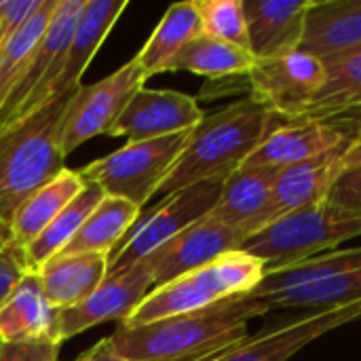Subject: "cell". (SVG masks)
Segmentation results:
<instances>
[{
    "instance_id": "83f0119b",
    "label": "cell",
    "mask_w": 361,
    "mask_h": 361,
    "mask_svg": "<svg viewBox=\"0 0 361 361\" xmlns=\"http://www.w3.org/2000/svg\"><path fill=\"white\" fill-rule=\"evenodd\" d=\"M254 55L226 44L222 40L209 38L205 34H199L192 38L169 63V72L173 70H186L199 76H207L212 80L218 78H239L245 76L254 66Z\"/></svg>"
},
{
    "instance_id": "f35d334b",
    "label": "cell",
    "mask_w": 361,
    "mask_h": 361,
    "mask_svg": "<svg viewBox=\"0 0 361 361\" xmlns=\"http://www.w3.org/2000/svg\"><path fill=\"white\" fill-rule=\"evenodd\" d=\"M6 243H8V233L0 228V252L4 250V245H6Z\"/></svg>"
},
{
    "instance_id": "6da1fadb",
    "label": "cell",
    "mask_w": 361,
    "mask_h": 361,
    "mask_svg": "<svg viewBox=\"0 0 361 361\" xmlns=\"http://www.w3.org/2000/svg\"><path fill=\"white\" fill-rule=\"evenodd\" d=\"M269 309L252 294L142 326H118L110 336L127 361H205L247 338V326Z\"/></svg>"
},
{
    "instance_id": "f546056e",
    "label": "cell",
    "mask_w": 361,
    "mask_h": 361,
    "mask_svg": "<svg viewBox=\"0 0 361 361\" xmlns=\"http://www.w3.org/2000/svg\"><path fill=\"white\" fill-rule=\"evenodd\" d=\"M355 269H361V247L343 250V252H326V254L307 258L302 262H296L277 271H267L262 283L252 294L254 296L277 294V292H286L292 288L332 279L343 273H351Z\"/></svg>"
},
{
    "instance_id": "9c48e42d",
    "label": "cell",
    "mask_w": 361,
    "mask_h": 361,
    "mask_svg": "<svg viewBox=\"0 0 361 361\" xmlns=\"http://www.w3.org/2000/svg\"><path fill=\"white\" fill-rule=\"evenodd\" d=\"M250 97L264 104L286 121L305 118L324 85V61L305 51H290L269 59H256L243 76Z\"/></svg>"
},
{
    "instance_id": "2e32d148",
    "label": "cell",
    "mask_w": 361,
    "mask_h": 361,
    "mask_svg": "<svg viewBox=\"0 0 361 361\" xmlns=\"http://www.w3.org/2000/svg\"><path fill=\"white\" fill-rule=\"evenodd\" d=\"M355 135H349L336 121L326 118H298L286 121L273 129L262 144L250 154L243 167H290L305 163L324 152L349 144Z\"/></svg>"
},
{
    "instance_id": "5bb4252c",
    "label": "cell",
    "mask_w": 361,
    "mask_h": 361,
    "mask_svg": "<svg viewBox=\"0 0 361 361\" xmlns=\"http://www.w3.org/2000/svg\"><path fill=\"white\" fill-rule=\"evenodd\" d=\"M201 118L203 110L195 97L180 91L142 87L106 135H125L129 142H146L192 131Z\"/></svg>"
},
{
    "instance_id": "603a6c76",
    "label": "cell",
    "mask_w": 361,
    "mask_h": 361,
    "mask_svg": "<svg viewBox=\"0 0 361 361\" xmlns=\"http://www.w3.org/2000/svg\"><path fill=\"white\" fill-rule=\"evenodd\" d=\"M199 34L201 30V13L197 0H184L171 4L161 17L159 25L142 47V51L133 57L146 78L167 72L171 59Z\"/></svg>"
},
{
    "instance_id": "1f68e13d",
    "label": "cell",
    "mask_w": 361,
    "mask_h": 361,
    "mask_svg": "<svg viewBox=\"0 0 361 361\" xmlns=\"http://www.w3.org/2000/svg\"><path fill=\"white\" fill-rule=\"evenodd\" d=\"M197 2L201 13V30L205 36L239 47L250 53L243 0H197Z\"/></svg>"
},
{
    "instance_id": "ab89813d",
    "label": "cell",
    "mask_w": 361,
    "mask_h": 361,
    "mask_svg": "<svg viewBox=\"0 0 361 361\" xmlns=\"http://www.w3.org/2000/svg\"><path fill=\"white\" fill-rule=\"evenodd\" d=\"M0 4H2V0H0Z\"/></svg>"
},
{
    "instance_id": "9a60e30c",
    "label": "cell",
    "mask_w": 361,
    "mask_h": 361,
    "mask_svg": "<svg viewBox=\"0 0 361 361\" xmlns=\"http://www.w3.org/2000/svg\"><path fill=\"white\" fill-rule=\"evenodd\" d=\"M349 144L334 148L330 152H324L305 163H296V165L279 169L275 184H273L269 205L258 216V220L252 224L250 235L262 231L264 226L277 222L283 216H290L305 207L324 203L330 192V186L334 184L336 176L343 169V154Z\"/></svg>"
},
{
    "instance_id": "52a82bcc",
    "label": "cell",
    "mask_w": 361,
    "mask_h": 361,
    "mask_svg": "<svg viewBox=\"0 0 361 361\" xmlns=\"http://www.w3.org/2000/svg\"><path fill=\"white\" fill-rule=\"evenodd\" d=\"M224 182L226 180L199 182L157 203L148 212V216L135 222V226L127 233L121 245L110 254L108 275H116L137 264L157 247H161L182 231H186L195 222L207 218L220 199Z\"/></svg>"
},
{
    "instance_id": "4fadbf2b",
    "label": "cell",
    "mask_w": 361,
    "mask_h": 361,
    "mask_svg": "<svg viewBox=\"0 0 361 361\" xmlns=\"http://www.w3.org/2000/svg\"><path fill=\"white\" fill-rule=\"evenodd\" d=\"M243 239V233L214 220L212 216L195 222L144 258V264L152 275V290L207 267L224 254L237 252Z\"/></svg>"
},
{
    "instance_id": "7a4b0ae2",
    "label": "cell",
    "mask_w": 361,
    "mask_h": 361,
    "mask_svg": "<svg viewBox=\"0 0 361 361\" xmlns=\"http://www.w3.org/2000/svg\"><path fill=\"white\" fill-rule=\"evenodd\" d=\"M286 118L254 97H243L203 114L154 197L165 199L199 182L226 180L243 167L250 154Z\"/></svg>"
},
{
    "instance_id": "7c38bea8",
    "label": "cell",
    "mask_w": 361,
    "mask_h": 361,
    "mask_svg": "<svg viewBox=\"0 0 361 361\" xmlns=\"http://www.w3.org/2000/svg\"><path fill=\"white\" fill-rule=\"evenodd\" d=\"M361 319V302L311 311L286 326H277L256 336H247L241 343L205 361H290L305 347L322 338L324 334L338 330Z\"/></svg>"
},
{
    "instance_id": "4316f807",
    "label": "cell",
    "mask_w": 361,
    "mask_h": 361,
    "mask_svg": "<svg viewBox=\"0 0 361 361\" xmlns=\"http://www.w3.org/2000/svg\"><path fill=\"white\" fill-rule=\"evenodd\" d=\"M326 78L305 118H326L361 108V51L322 59Z\"/></svg>"
},
{
    "instance_id": "8fae6325",
    "label": "cell",
    "mask_w": 361,
    "mask_h": 361,
    "mask_svg": "<svg viewBox=\"0 0 361 361\" xmlns=\"http://www.w3.org/2000/svg\"><path fill=\"white\" fill-rule=\"evenodd\" d=\"M150 292L152 275L144 260L116 275H106L99 288L80 305L57 311V341L63 343L106 322L123 326Z\"/></svg>"
},
{
    "instance_id": "ac0fdd59",
    "label": "cell",
    "mask_w": 361,
    "mask_h": 361,
    "mask_svg": "<svg viewBox=\"0 0 361 361\" xmlns=\"http://www.w3.org/2000/svg\"><path fill=\"white\" fill-rule=\"evenodd\" d=\"M298 51L319 59L361 51V0H313Z\"/></svg>"
},
{
    "instance_id": "e0dca14e",
    "label": "cell",
    "mask_w": 361,
    "mask_h": 361,
    "mask_svg": "<svg viewBox=\"0 0 361 361\" xmlns=\"http://www.w3.org/2000/svg\"><path fill=\"white\" fill-rule=\"evenodd\" d=\"M311 4L313 0H243L254 59L298 51Z\"/></svg>"
},
{
    "instance_id": "f1b7e54d",
    "label": "cell",
    "mask_w": 361,
    "mask_h": 361,
    "mask_svg": "<svg viewBox=\"0 0 361 361\" xmlns=\"http://www.w3.org/2000/svg\"><path fill=\"white\" fill-rule=\"evenodd\" d=\"M254 296V294H252ZM269 311L273 309H336L345 305L361 302V269L351 273H343L332 279H324L317 283L292 288L277 294L256 296Z\"/></svg>"
},
{
    "instance_id": "4dcf8cb0",
    "label": "cell",
    "mask_w": 361,
    "mask_h": 361,
    "mask_svg": "<svg viewBox=\"0 0 361 361\" xmlns=\"http://www.w3.org/2000/svg\"><path fill=\"white\" fill-rule=\"evenodd\" d=\"M59 0H42L30 19L0 47V110L21 80Z\"/></svg>"
},
{
    "instance_id": "ba28073f",
    "label": "cell",
    "mask_w": 361,
    "mask_h": 361,
    "mask_svg": "<svg viewBox=\"0 0 361 361\" xmlns=\"http://www.w3.org/2000/svg\"><path fill=\"white\" fill-rule=\"evenodd\" d=\"M85 0H59L57 8L25 68L21 80L0 110V127L13 125L53 99V87L63 70L68 47Z\"/></svg>"
},
{
    "instance_id": "cb8c5ba5",
    "label": "cell",
    "mask_w": 361,
    "mask_h": 361,
    "mask_svg": "<svg viewBox=\"0 0 361 361\" xmlns=\"http://www.w3.org/2000/svg\"><path fill=\"white\" fill-rule=\"evenodd\" d=\"M87 186L82 176L72 169H63L42 188H38L15 214L8 228V241L17 247L32 243L57 216L59 212Z\"/></svg>"
},
{
    "instance_id": "d6986e66",
    "label": "cell",
    "mask_w": 361,
    "mask_h": 361,
    "mask_svg": "<svg viewBox=\"0 0 361 361\" xmlns=\"http://www.w3.org/2000/svg\"><path fill=\"white\" fill-rule=\"evenodd\" d=\"M127 6V0H85L82 13L76 21L68 47L63 70L53 87V99L80 87L85 70L89 68L91 59L97 55L106 36L110 34V30Z\"/></svg>"
},
{
    "instance_id": "30bf717a",
    "label": "cell",
    "mask_w": 361,
    "mask_h": 361,
    "mask_svg": "<svg viewBox=\"0 0 361 361\" xmlns=\"http://www.w3.org/2000/svg\"><path fill=\"white\" fill-rule=\"evenodd\" d=\"M144 82L146 76L142 74L137 61L131 59L110 76L93 85H80L66 112L61 131L63 157L72 154L91 137L108 133L131 97L144 87Z\"/></svg>"
},
{
    "instance_id": "7402d4cb",
    "label": "cell",
    "mask_w": 361,
    "mask_h": 361,
    "mask_svg": "<svg viewBox=\"0 0 361 361\" xmlns=\"http://www.w3.org/2000/svg\"><path fill=\"white\" fill-rule=\"evenodd\" d=\"M108 258L104 254L55 256L40 271V286L53 309H70L89 298L108 275Z\"/></svg>"
},
{
    "instance_id": "ffe728a7",
    "label": "cell",
    "mask_w": 361,
    "mask_h": 361,
    "mask_svg": "<svg viewBox=\"0 0 361 361\" xmlns=\"http://www.w3.org/2000/svg\"><path fill=\"white\" fill-rule=\"evenodd\" d=\"M34 338L57 341V309L47 300L38 273L27 271L0 305V343Z\"/></svg>"
},
{
    "instance_id": "836d02e7",
    "label": "cell",
    "mask_w": 361,
    "mask_h": 361,
    "mask_svg": "<svg viewBox=\"0 0 361 361\" xmlns=\"http://www.w3.org/2000/svg\"><path fill=\"white\" fill-rule=\"evenodd\" d=\"M59 347L61 343L55 338L0 343V361H59Z\"/></svg>"
},
{
    "instance_id": "d4e9b609",
    "label": "cell",
    "mask_w": 361,
    "mask_h": 361,
    "mask_svg": "<svg viewBox=\"0 0 361 361\" xmlns=\"http://www.w3.org/2000/svg\"><path fill=\"white\" fill-rule=\"evenodd\" d=\"M142 209L125 199L108 197L93 209V214L78 228L74 239L57 256L74 254H104L110 256L127 233L140 220Z\"/></svg>"
},
{
    "instance_id": "8992f818",
    "label": "cell",
    "mask_w": 361,
    "mask_h": 361,
    "mask_svg": "<svg viewBox=\"0 0 361 361\" xmlns=\"http://www.w3.org/2000/svg\"><path fill=\"white\" fill-rule=\"evenodd\" d=\"M188 135L190 131L146 142H127L108 157L89 163L78 173L85 182L97 184L108 197L125 199L144 209L182 154Z\"/></svg>"
},
{
    "instance_id": "3957f363",
    "label": "cell",
    "mask_w": 361,
    "mask_h": 361,
    "mask_svg": "<svg viewBox=\"0 0 361 361\" xmlns=\"http://www.w3.org/2000/svg\"><path fill=\"white\" fill-rule=\"evenodd\" d=\"M76 91L51 99L21 121L0 127V228L8 233L19 207L63 167L61 131Z\"/></svg>"
},
{
    "instance_id": "277c9868",
    "label": "cell",
    "mask_w": 361,
    "mask_h": 361,
    "mask_svg": "<svg viewBox=\"0 0 361 361\" xmlns=\"http://www.w3.org/2000/svg\"><path fill=\"white\" fill-rule=\"evenodd\" d=\"M264 275L267 267L258 258L239 250L224 254L212 264L152 290L123 326H142L165 317L192 313L235 296L252 294L258 290Z\"/></svg>"
},
{
    "instance_id": "d590c367",
    "label": "cell",
    "mask_w": 361,
    "mask_h": 361,
    "mask_svg": "<svg viewBox=\"0 0 361 361\" xmlns=\"http://www.w3.org/2000/svg\"><path fill=\"white\" fill-rule=\"evenodd\" d=\"M42 0H2L0 4V47L30 19Z\"/></svg>"
},
{
    "instance_id": "74e56055",
    "label": "cell",
    "mask_w": 361,
    "mask_h": 361,
    "mask_svg": "<svg viewBox=\"0 0 361 361\" xmlns=\"http://www.w3.org/2000/svg\"><path fill=\"white\" fill-rule=\"evenodd\" d=\"M361 163V127L360 131L355 133V137L351 140V144L347 146L345 154H343V169L360 165Z\"/></svg>"
},
{
    "instance_id": "484cf974",
    "label": "cell",
    "mask_w": 361,
    "mask_h": 361,
    "mask_svg": "<svg viewBox=\"0 0 361 361\" xmlns=\"http://www.w3.org/2000/svg\"><path fill=\"white\" fill-rule=\"evenodd\" d=\"M106 199V192L87 182V186L59 212V216L32 241L23 247V258L27 271L38 273L49 260H53L78 233L85 220L93 214V209Z\"/></svg>"
},
{
    "instance_id": "8d00e7d4",
    "label": "cell",
    "mask_w": 361,
    "mask_h": 361,
    "mask_svg": "<svg viewBox=\"0 0 361 361\" xmlns=\"http://www.w3.org/2000/svg\"><path fill=\"white\" fill-rule=\"evenodd\" d=\"M74 361H127L114 347L112 338H102L99 343H95L91 349H87L85 353H80V357Z\"/></svg>"
},
{
    "instance_id": "d6a6232c",
    "label": "cell",
    "mask_w": 361,
    "mask_h": 361,
    "mask_svg": "<svg viewBox=\"0 0 361 361\" xmlns=\"http://www.w3.org/2000/svg\"><path fill=\"white\" fill-rule=\"evenodd\" d=\"M326 201L338 209L361 216V163L341 169L334 184L330 186Z\"/></svg>"
},
{
    "instance_id": "e575fe53",
    "label": "cell",
    "mask_w": 361,
    "mask_h": 361,
    "mask_svg": "<svg viewBox=\"0 0 361 361\" xmlns=\"http://www.w3.org/2000/svg\"><path fill=\"white\" fill-rule=\"evenodd\" d=\"M27 273L23 250L15 243H6L0 252V305L8 298V294L15 290V286L21 281V277Z\"/></svg>"
},
{
    "instance_id": "5b68a950",
    "label": "cell",
    "mask_w": 361,
    "mask_h": 361,
    "mask_svg": "<svg viewBox=\"0 0 361 361\" xmlns=\"http://www.w3.org/2000/svg\"><path fill=\"white\" fill-rule=\"evenodd\" d=\"M361 235V216L338 209L328 201L305 207L243 239L239 252L277 271L307 258L332 252L336 245Z\"/></svg>"
},
{
    "instance_id": "44dd1931",
    "label": "cell",
    "mask_w": 361,
    "mask_h": 361,
    "mask_svg": "<svg viewBox=\"0 0 361 361\" xmlns=\"http://www.w3.org/2000/svg\"><path fill=\"white\" fill-rule=\"evenodd\" d=\"M277 167H241L226 178L220 199L212 209V218L237 228L243 237L250 235L252 224L269 205Z\"/></svg>"
}]
</instances>
